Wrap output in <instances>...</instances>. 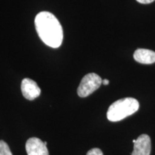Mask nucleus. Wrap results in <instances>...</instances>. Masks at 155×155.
<instances>
[{"mask_svg": "<svg viewBox=\"0 0 155 155\" xmlns=\"http://www.w3.org/2000/svg\"><path fill=\"white\" fill-rule=\"evenodd\" d=\"M35 25L39 37L45 44L53 48L61 45L63 28L55 15L48 12H41L35 17Z\"/></svg>", "mask_w": 155, "mask_h": 155, "instance_id": "obj_1", "label": "nucleus"}, {"mask_svg": "<svg viewBox=\"0 0 155 155\" xmlns=\"http://www.w3.org/2000/svg\"><path fill=\"white\" fill-rule=\"evenodd\" d=\"M139 101L134 98H124L114 102L108 108L107 119L110 121H119L138 111Z\"/></svg>", "mask_w": 155, "mask_h": 155, "instance_id": "obj_2", "label": "nucleus"}, {"mask_svg": "<svg viewBox=\"0 0 155 155\" xmlns=\"http://www.w3.org/2000/svg\"><path fill=\"white\" fill-rule=\"evenodd\" d=\"M102 81L101 78L94 73L86 75L83 78L78 88V95L81 98L88 96L95 91L99 88L102 83Z\"/></svg>", "mask_w": 155, "mask_h": 155, "instance_id": "obj_3", "label": "nucleus"}, {"mask_svg": "<svg viewBox=\"0 0 155 155\" xmlns=\"http://www.w3.org/2000/svg\"><path fill=\"white\" fill-rule=\"evenodd\" d=\"M21 90L23 96L30 101L35 99L41 93V90L35 81L30 78L23 79L21 84Z\"/></svg>", "mask_w": 155, "mask_h": 155, "instance_id": "obj_4", "label": "nucleus"}, {"mask_svg": "<svg viewBox=\"0 0 155 155\" xmlns=\"http://www.w3.org/2000/svg\"><path fill=\"white\" fill-rule=\"evenodd\" d=\"M25 148L28 155H49L47 146L37 137L29 139L26 142Z\"/></svg>", "mask_w": 155, "mask_h": 155, "instance_id": "obj_5", "label": "nucleus"}, {"mask_svg": "<svg viewBox=\"0 0 155 155\" xmlns=\"http://www.w3.org/2000/svg\"><path fill=\"white\" fill-rule=\"evenodd\" d=\"M151 139L147 134L139 136L134 143V150L131 155H150Z\"/></svg>", "mask_w": 155, "mask_h": 155, "instance_id": "obj_6", "label": "nucleus"}, {"mask_svg": "<svg viewBox=\"0 0 155 155\" xmlns=\"http://www.w3.org/2000/svg\"><path fill=\"white\" fill-rule=\"evenodd\" d=\"M134 58L141 64H152L155 63V52L151 50L139 48L135 50Z\"/></svg>", "mask_w": 155, "mask_h": 155, "instance_id": "obj_7", "label": "nucleus"}, {"mask_svg": "<svg viewBox=\"0 0 155 155\" xmlns=\"http://www.w3.org/2000/svg\"><path fill=\"white\" fill-rule=\"evenodd\" d=\"M0 155H12L8 144L2 140H0Z\"/></svg>", "mask_w": 155, "mask_h": 155, "instance_id": "obj_8", "label": "nucleus"}, {"mask_svg": "<svg viewBox=\"0 0 155 155\" xmlns=\"http://www.w3.org/2000/svg\"><path fill=\"white\" fill-rule=\"evenodd\" d=\"M86 155H104V154L100 149L94 148L89 150Z\"/></svg>", "mask_w": 155, "mask_h": 155, "instance_id": "obj_9", "label": "nucleus"}, {"mask_svg": "<svg viewBox=\"0 0 155 155\" xmlns=\"http://www.w3.org/2000/svg\"><path fill=\"white\" fill-rule=\"evenodd\" d=\"M137 2L141 4H144V5H147V4H150L155 1V0H137Z\"/></svg>", "mask_w": 155, "mask_h": 155, "instance_id": "obj_10", "label": "nucleus"}, {"mask_svg": "<svg viewBox=\"0 0 155 155\" xmlns=\"http://www.w3.org/2000/svg\"><path fill=\"white\" fill-rule=\"evenodd\" d=\"M102 83L104 85H105V86H106V85L109 84V81L107 80V79H104V80L102 81Z\"/></svg>", "mask_w": 155, "mask_h": 155, "instance_id": "obj_11", "label": "nucleus"}, {"mask_svg": "<svg viewBox=\"0 0 155 155\" xmlns=\"http://www.w3.org/2000/svg\"><path fill=\"white\" fill-rule=\"evenodd\" d=\"M136 140H137V139H133V143H135L136 142Z\"/></svg>", "mask_w": 155, "mask_h": 155, "instance_id": "obj_12", "label": "nucleus"}, {"mask_svg": "<svg viewBox=\"0 0 155 155\" xmlns=\"http://www.w3.org/2000/svg\"><path fill=\"white\" fill-rule=\"evenodd\" d=\"M44 144H45V145H46V146H47V144H48V143H47V141H45V142H44Z\"/></svg>", "mask_w": 155, "mask_h": 155, "instance_id": "obj_13", "label": "nucleus"}]
</instances>
